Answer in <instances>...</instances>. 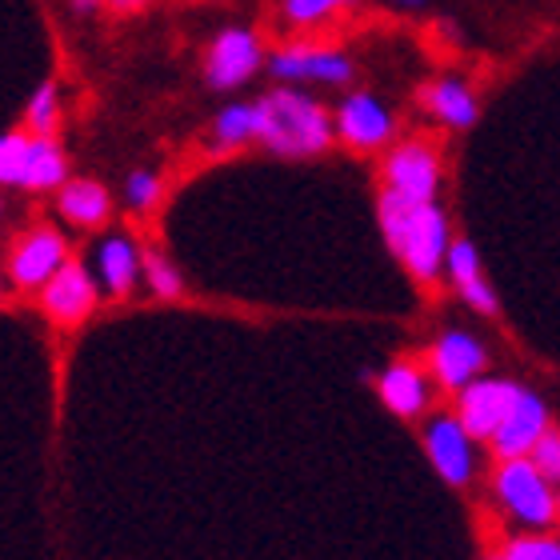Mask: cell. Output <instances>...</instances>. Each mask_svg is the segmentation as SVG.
<instances>
[{
    "instance_id": "5bb4252c",
    "label": "cell",
    "mask_w": 560,
    "mask_h": 560,
    "mask_svg": "<svg viewBox=\"0 0 560 560\" xmlns=\"http://www.w3.org/2000/svg\"><path fill=\"white\" fill-rule=\"evenodd\" d=\"M420 108L441 120L444 129H472L480 117L477 96L460 77H441V81L424 84L420 89Z\"/></svg>"
},
{
    "instance_id": "ac0fdd59",
    "label": "cell",
    "mask_w": 560,
    "mask_h": 560,
    "mask_svg": "<svg viewBox=\"0 0 560 560\" xmlns=\"http://www.w3.org/2000/svg\"><path fill=\"white\" fill-rule=\"evenodd\" d=\"M376 388H381V400H385L397 417H417V412L424 409V400H429L424 373L409 361L388 364L385 373H381V381H376Z\"/></svg>"
},
{
    "instance_id": "d4e9b609",
    "label": "cell",
    "mask_w": 560,
    "mask_h": 560,
    "mask_svg": "<svg viewBox=\"0 0 560 560\" xmlns=\"http://www.w3.org/2000/svg\"><path fill=\"white\" fill-rule=\"evenodd\" d=\"M161 192H164L161 176L149 173V168H137V173H132L129 180H125V200H129V209H137V212L156 209Z\"/></svg>"
},
{
    "instance_id": "7402d4cb",
    "label": "cell",
    "mask_w": 560,
    "mask_h": 560,
    "mask_svg": "<svg viewBox=\"0 0 560 560\" xmlns=\"http://www.w3.org/2000/svg\"><path fill=\"white\" fill-rule=\"evenodd\" d=\"M352 0H280V12L284 21L296 24V28H313V24L332 21L337 12L349 9Z\"/></svg>"
},
{
    "instance_id": "3957f363",
    "label": "cell",
    "mask_w": 560,
    "mask_h": 560,
    "mask_svg": "<svg viewBox=\"0 0 560 560\" xmlns=\"http://www.w3.org/2000/svg\"><path fill=\"white\" fill-rule=\"evenodd\" d=\"M549 485L552 480L533 465V456H513V460H504L501 472H497V492H501V501L509 504V513L533 528H549L552 521H557L560 501L552 497Z\"/></svg>"
},
{
    "instance_id": "603a6c76",
    "label": "cell",
    "mask_w": 560,
    "mask_h": 560,
    "mask_svg": "<svg viewBox=\"0 0 560 560\" xmlns=\"http://www.w3.org/2000/svg\"><path fill=\"white\" fill-rule=\"evenodd\" d=\"M28 144H33V137H24V132H0V185L21 188Z\"/></svg>"
},
{
    "instance_id": "9c48e42d",
    "label": "cell",
    "mask_w": 560,
    "mask_h": 560,
    "mask_svg": "<svg viewBox=\"0 0 560 560\" xmlns=\"http://www.w3.org/2000/svg\"><path fill=\"white\" fill-rule=\"evenodd\" d=\"M269 72L284 84H345L352 60L328 45H289L269 57Z\"/></svg>"
},
{
    "instance_id": "4fadbf2b",
    "label": "cell",
    "mask_w": 560,
    "mask_h": 560,
    "mask_svg": "<svg viewBox=\"0 0 560 560\" xmlns=\"http://www.w3.org/2000/svg\"><path fill=\"white\" fill-rule=\"evenodd\" d=\"M485 364H489V352L480 345L477 337H468L460 328L453 332H444L436 345H432V373L441 381L444 388H460L472 385L480 373H485Z\"/></svg>"
},
{
    "instance_id": "8fae6325",
    "label": "cell",
    "mask_w": 560,
    "mask_h": 560,
    "mask_svg": "<svg viewBox=\"0 0 560 560\" xmlns=\"http://www.w3.org/2000/svg\"><path fill=\"white\" fill-rule=\"evenodd\" d=\"M521 397V385L513 381H472L460 388V424L472 432V441H492V432L501 429V420Z\"/></svg>"
},
{
    "instance_id": "5b68a950",
    "label": "cell",
    "mask_w": 560,
    "mask_h": 560,
    "mask_svg": "<svg viewBox=\"0 0 560 560\" xmlns=\"http://www.w3.org/2000/svg\"><path fill=\"white\" fill-rule=\"evenodd\" d=\"M385 188L409 200H436L441 192V152L429 140H400L385 156Z\"/></svg>"
},
{
    "instance_id": "ba28073f",
    "label": "cell",
    "mask_w": 560,
    "mask_h": 560,
    "mask_svg": "<svg viewBox=\"0 0 560 560\" xmlns=\"http://www.w3.org/2000/svg\"><path fill=\"white\" fill-rule=\"evenodd\" d=\"M65 260H69V245H65V236H60L57 229H48V224H40V229H28V233L12 245L9 280L24 292L45 289L48 280L60 272Z\"/></svg>"
},
{
    "instance_id": "d6986e66",
    "label": "cell",
    "mask_w": 560,
    "mask_h": 560,
    "mask_svg": "<svg viewBox=\"0 0 560 560\" xmlns=\"http://www.w3.org/2000/svg\"><path fill=\"white\" fill-rule=\"evenodd\" d=\"M69 176V156L60 152V144L52 137H33L28 144V161H24V180L21 188L28 192H48V188H60Z\"/></svg>"
},
{
    "instance_id": "cb8c5ba5",
    "label": "cell",
    "mask_w": 560,
    "mask_h": 560,
    "mask_svg": "<svg viewBox=\"0 0 560 560\" xmlns=\"http://www.w3.org/2000/svg\"><path fill=\"white\" fill-rule=\"evenodd\" d=\"M144 280H149V289L161 296V301H176L185 284H180V272L173 269V260L161 257V253H144Z\"/></svg>"
},
{
    "instance_id": "4dcf8cb0",
    "label": "cell",
    "mask_w": 560,
    "mask_h": 560,
    "mask_svg": "<svg viewBox=\"0 0 560 560\" xmlns=\"http://www.w3.org/2000/svg\"><path fill=\"white\" fill-rule=\"evenodd\" d=\"M0 296H4V277H0Z\"/></svg>"
},
{
    "instance_id": "6da1fadb",
    "label": "cell",
    "mask_w": 560,
    "mask_h": 560,
    "mask_svg": "<svg viewBox=\"0 0 560 560\" xmlns=\"http://www.w3.org/2000/svg\"><path fill=\"white\" fill-rule=\"evenodd\" d=\"M381 217V233H385L388 248L400 257V265L417 280H436L448 260L453 236H448V217L441 212L436 200H409L400 192H381L376 205Z\"/></svg>"
},
{
    "instance_id": "e0dca14e",
    "label": "cell",
    "mask_w": 560,
    "mask_h": 560,
    "mask_svg": "<svg viewBox=\"0 0 560 560\" xmlns=\"http://www.w3.org/2000/svg\"><path fill=\"white\" fill-rule=\"evenodd\" d=\"M57 209L77 229H101L108 221V212H113V200H108V188L96 185V180H65Z\"/></svg>"
},
{
    "instance_id": "83f0119b",
    "label": "cell",
    "mask_w": 560,
    "mask_h": 560,
    "mask_svg": "<svg viewBox=\"0 0 560 560\" xmlns=\"http://www.w3.org/2000/svg\"><path fill=\"white\" fill-rule=\"evenodd\" d=\"M101 4H108L113 12H140L149 0H101Z\"/></svg>"
},
{
    "instance_id": "ffe728a7",
    "label": "cell",
    "mask_w": 560,
    "mask_h": 560,
    "mask_svg": "<svg viewBox=\"0 0 560 560\" xmlns=\"http://www.w3.org/2000/svg\"><path fill=\"white\" fill-rule=\"evenodd\" d=\"M248 140H260V113L253 105H229L212 120V144L217 149H241Z\"/></svg>"
},
{
    "instance_id": "f1b7e54d",
    "label": "cell",
    "mask_w": 560,
    "mask_h": 560,
    "mask_svg": "<svg viewBox=\"0 0 560 560\" xmlns=\"http://www.w3.org/2000/svg\"><path fill=\"white\" fill-rule=\"evenodd\" d=\"M388 4H393V9H400V12H417V9H424L429 0H388Z\"/></svg>"
},
{
    "instance_id": "f546056e",
    "label": "cell",
    "mask_w": 560,
    "mask_h": 560,
    "mask_svg": "<svg viewBox=\"0 0 560 560\" xmlns=\"http://www.w3.org/2000/svg\"><path fill=\"white\" fill-rule=\"evenodd\" d=\"M72 4H77V9H81V12H93L96 4H101V0H72Z\"/></svg>"
},
{
    "instance_id": "2e32d148",
    "label": "cell",
    "mask_w": 560,
    "mask_h": 560,
    "mask_svg": "<svg viewBox=\"0 0 560 560\" xmlns=\"http://www.w3.org/2000/svg\"><path fill=\"white\" fill-rule=\"evenodd\" d=\"M444 269H448V277H453L456 292L465 296L468 308H477V313H497V292L489 289V280H485V272H480V253L472 241H453Z\"/></svg>"
},
{
    "instance_id": "9a60e30c",
    "label": "cell",
    "mask_w": 560,
    "mask_h": 560,
    "mask_svg": "<svg viewBox=\"0 0 560 560\" xmlns=\"http://www.w3.org/2000/svg\"><path fill=\"white\" fill-rule=\"evenodd\" d=\"M144 272V253L132 245L129 236H105L96 245V280L108 296H129Z\"/></svg>"
},
{
    "instance_id": "8992f818",
    "label": "cell",
    "mask_w": 560,
    "mask_h": 560,
    "mask_svg": "<svg viewBox=\"0 0 560 560\" xmlns=\"http://www.w3.org/2000/svg\"><path fill=\"white\" fill-rule=\"evenodd\" d=\"M332 120H337V140H345L357 152L385 149L397 137V117L373 93H349L337 105V117Z\"/></svg>"
},
{
    "instance_id": "4316f807",
    "label": "cell",
    "mask_w": 560,
    "mask_h": 560,
    "mask_svg": "<svg viewBox=\"0 0 560 560\" xmlns=\"http://www.w3.org/2000/svg\"><path fill=\"white\" fill-rule=\"evenodd\" d=\"M528 456H533V465H537L545 477L560 485V432H545Z\"/></svg>"
},
{
    "instance_id": "1f68e13d",
    "label": "cell",
    "mask_w": 560,
    "mask_h": 560,
    "mask_svg": "<svg viewBox=\"0 0 560 560\" xmlns=\"http://www.w3.org/2000/svg\"><path fill=\"white\" fill-rule=\"evenodd\" d=\"M489 560H504V557H489Z\"/></svg>"
},
{
    "instance_id": "484cf974",
    "label": "cell",
    "mask_w": 560,
    "mask_h": 560,
    "mask_svg": "<svg viewBox=\"0 0 560 560\" xmlns=\"http://www.w3.org/2000/svg\"><path fill=\"white\" fill-rule=\"evenodd\" d=\"M504 560H560V540L549 537H521L504 549Z\"/></svg>"
},
{
    "instance_id": "30bf717a",
    "label": "cell",
    "mask_w": 560,
    "mask_h": 560,
    "mask_svg": "<svg viewBox=\"0 0 560 560\" xmlns=\"http://www.w3.org/2000/svg\"><path fill=\"white\" fill-rule=\"evenodd\" d=\"M424 453L432 468L456 489L472 480V432L460 424V417H432L424 429Z\"/></svg>"
},
{
    "instance_id": "44dd1931",
    "label": "cell",
    "mask_w": 560,
    "mask_h": 560,
    "mask_svg": "<svg viewBox=\"0 0 560 560\" xmlns=\"http://www.w3.org/2000/svg\"><path fill=\"white\" fill-rule=\"evenodd\" d=\"M24 120H28V132L33 137H52L60 125V89L57 84H40L33 96H28V108H24Z\"/></svg>"
},
{
    "instance_id": "52a82bcc",
    "label": "cell",
    "mask_w": 560,
    "mask_h": 560,
    "mask_svg": "<svg viewBox=\"0 0 560 560\" xmlns=\"http://www.w3.org/2000/svg\"><path fill=\"white\" fill-rule=\"evenodd\" d=\"M96 301H101V289L81 260H65L57 277L40 289V308L60 328H77L81 320H89Z\"/></svg>"
},
{
    "instance_id": "277c9868",
    "label": "cell",
    "mask_w": 560,
    "mask_h": 560,
    "mask_svg": "<svg viewBox=\"0 0 560 560\" xmlns=\"http://www.w3.org/2000/svg\"><path fill=\"white\" fill-rule=\"evenodd\" d=\"M265 65V48L253 28H224L212 36L209 57H205V77L217 93H233L241 84H248Z\"/></svg>"
},
{
    "instance_id": "7a4b0ae2",
    "label": "cell",
    "mask_w": 560,
    "mask_h": 560,
    "mask_svg": "<svg viewBox=\"0 0 560 560\" xmlns=\"http://www.w3.org/2000/svg\"><path fill=\"white\" fill-rule=\"evenodd\" d=\"M260 113V144L277 156H316L337 140V120L328 117L325 105L301 89H272L257 101Z\"/></svg>"
},
{
    "instance_id": "7c38bea8",
    "label": "cell",
    "mask_w": 560,
    "mask_h": 560,
    "mask_svg": "<svg viewBox=\"0 0 560 560\" xmlns=\"http://www.w3.org/2000/svg\"><path fill=\"white\" fill-rule=\"evenodd\" d=\"M549 432V409L537 393L521 388L516 405L509 409V417L501 420V429L492 432V453L501 460H513V456H528L537 448V441Z\"/></svg>"
}]
</instances>
